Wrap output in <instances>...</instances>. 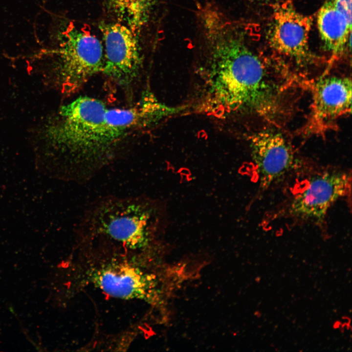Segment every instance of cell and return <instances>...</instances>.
Wrapping results in <instances>:
<instances>
[{"label":"cell","instance_id":"7","mask_svg":"<svg viewBox=\"0 0 352 352\" xmlns=\"http://www.w3.org/2000/svg\"><path fill=\"white\" fill-rule=\"evenodd\" d=\"M93 268L88 281L106 294L120 299L152 302L156 296L155 277L126 260L113 259Z\"/></svg>","mask_w":352,"mask_h":352},{"label":"cell","instance_id":"13","mask_svg":"<svg viewBox=\"0 0 352 352\" xmlns=\"http://www.w3.org/2000/svg\"><path fill=\"white\" fill-rule=\"evenodd\" d=\"M334 6L352 23V0H331Z\"/></svg>","mask_w":352,"mask_h":352},{"label":"cell","instance_id":"1","mask_svg":"<svg viewBox=\"0 0 352 352\" xmlns=\"http://www.w3.org/2000/svg\"><path fill=\"white\" fill-rule=\"evenodd\" d=\"M198 17L203 47L198 71L206 103L212 110L280 126L288 113L283 86L248 46L236 23L211 5L201 8Z\"/></svg>","mask_w":352,"mask_h":352},{"label":"cell","instance_id":"11","mask_svg":"<svg viewBox=\"0 0 352 352\" xmlns=\"http://www.w3.org/2000/svg\"><path fill=\"white\" fill-rule=\"evenodd\" d=\"M317 22L325 48L332 57L338 56L351 39L352 23L331 0H327L319 9Z\"/></svg>","mask_w":352,"mask_h":352},{"label":"cell","instance_id":"9","mask_svg":"<svg viewBox=\"0 0 352 352\" xmlns=\"http://www.w3.org/2000/svg\"><path fill=\"white\" fill-rule=\"evenodd\" d=\"M350 186L351 177L344 172L331 171L316 175L294 197L290 211L299 217L321 220L332 204L347 193Z\"/></svg>","mask_w":352,"mask_h":352},{"label":"cell","instance_id":"8","mask_svg":"<svg viewBox=\"0 0 352 352\" xmlns=\"http://www.w3.org/2000/svg\"><path fill=\"white\" fill-rule=\"evenodd\" d=\"M313 19L295 7L292 0H284L274 9L268 39L271 46L278 52L297 63L311 60L309 49V33Z\"/></svg>","mask_w":352,"mask_h":352},{"label":"cell","instance_id":"5","mask_svg":"<svg viewBox=\"0 0 352 352\" xmlns=\"http://www.w3.org/2000/svg\"><path fill=\"white\" fill-rule=\"evenodd\" d=\"M99 28L104 41L102 72L119 85L130 84L142 67L138 33L119 22H102Z\"/></svg>","mask_w":352,"mask_h":352},{"label":"cell","instance_id":"2","mask_svg":"<svg viewBox=\"0 0 352 352\" xmlns=\"http://www.w3.org/2000/svg\"><path fill=\"white\" fill-rule=\"evenodd\" d=\"M153 215V208L140 197L106 198L86 212L79 234L83 239L140 250L151 240Z\"/></svg>","mask_w":352,"mask_h":352},{"label":"cell","instance_id":"6","mask_svg":"<svg viewBox=\"0 0 352 352\" xmlns=\"http://www.w3.org/2000/svg\"><path fill=\"white\" fill-rule=\"evenodd\" d=\"M352 81L345 76L323 75L312 86L310 111L305 127L308 134L333 129L340 118L351 113Z\"/></svg>","mask_w":352,"mask_h":352},{"label":"cell","instance_id":"10","mask_svg":"<svg viewBox=\"0 0 352 352\" xmlns=\"http://www.w3.org/2000/svg\"><path fill=\"white\" fill-rule=\"evenodd\" d=\"M251 154L260 177V188L267 189L293 164L289 142L277 131L263 129L248 136Z\"/></svg>","mask_w":352,"mask_h":352},{"label":"cell","instance_id":"3","mask_svg":"<svg viewBox=\"0 0 352 352\" xmlns=\"http://www.w3.org/2000/svg\"><path fill=\"white\" fill-rule=\"evenodd\" d=\"M108 108L93 97L80 96L60 110L62 123L55 139L70 156L69 177L91 174L102 167L100 159L107 154L104 138V115Z\"/></svg>","mask_w":352,"mask_h":352},{"label":"cell","instance_id":"4","mask_svg":"<svg viewBox=\"0 0 352 352\" xmlns=\"http://www.w3.org/2000/svg\"><path fill=\"white\" fill-rule=\"evenodd\" d=\"M60 55L62 87L67 93L78 90L94 74L102 72L103 44L87 27L70 23L62 34Z\"/></svg>","mask_w":352,"mask_h":352},{"label":"cell","instance_id":"14","mask_svg":"<svg viewBox=\"0 0 352 352\" xmlns=\"http://www.w3.org/2000/svg\"></svg>","mask_w":352,"mask_h":352},{"label":"cell","instance_id":"12","mask_svg":"<svg viewBox=\"0 0 352 352\" xmlns=\"http://www.w3.org/2000/svg\"><path fill=\"white\" fill-rule=\"evenodd\" d=\"M159 0H106L107 8L117 19L138 33Z\"/></svg>","mask_w":352,"mask_h":352}]
</instances>
